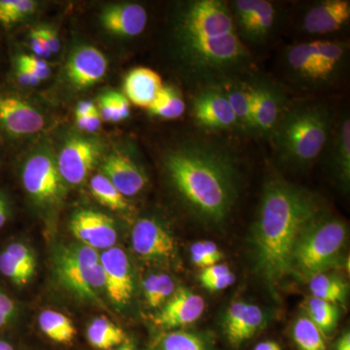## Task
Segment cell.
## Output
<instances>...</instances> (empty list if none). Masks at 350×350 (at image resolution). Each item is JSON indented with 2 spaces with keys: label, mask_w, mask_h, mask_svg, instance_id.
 Here are the masks:
<instances>
[{
  "label": "cell",
  "mask_w": 350,
  "mask_h": 350,
  "mask_svg": "<svg viewBox=\"0 0 350 350\" xmlns=\"http://www.w3.org/2000/svg\"><path fill=\"white\" fill-rule=\"evenodd\" d=\"M7 218H8V208L3 198L0 197V229L5 225Z\"/></svg>",
  "instance_id": "50"
},
{
  "label": "cell",
  "mask_w": 350,
  "mask_h": 350,
  "mask_svg": "<svg viewBox=\"0 0 350 350\" xmlns=\"http://www.w3.org/2000/svg\"><path fill=\"white\" fill-rule=\"evenodd\" d=\"M100 116L110 123H118L128 119L131 115L130 101L124 94L117 92H108L98 100Z\"/></svg>",
  "instance_id": "36"
},
{
  "label": "cell",
  "mask_w": 350,
  "mask_h": 350,
  "mask_svg": "<svg viewBox=\"0 0 350 350\" xmlns=\"http://www.w3.org/2000/svg\"><path fill=\"white\" fill-rule=\"evenodd\" d=\"M111 350H137V347L135 345V340L128 338L123 344L118 345V347Z\"/></svg>",
  "instance_id": "51"
},
{
  "label": "cell",
  "mask_w": 350,
  "mask_h": 350,
  "mask_svg": "<svg viewBox=\"0 0 350 350\" xmlns=\"http://www.w3.org/2000/svg\"><path fill=\"white\" fill-rule=\"evenodd\" d=\"M41 32L47 41L51 54H56L61 49V41L54 29L50 27H40Z\"/></svg>",
  "instance_id": "45"
},
{
  "label": "cell",
  "mask_w": 350,
  "mask_h": 350,
  "mask_svg": "<svg viewBox=\"0 0 350 350\" xmlns=\"http://www.w3.org/2000/svg\"><path fill=\"white\" fill-rule=\"evenodd\" d=\"M27 194L39 204H52L63 194V178L50 156L38 154L25 163L22 174Z\"/></svg>",
  "instance_id": "10"
},
{
  "label": "cell",
  "mask_w": 350,
  "mask_h": 350,
  "mask_svg": "<svg viewBox=\"0 0 350 350\" xmlns=\"http://www.w3.org/2000/svg\"><path fill=\"white\" fill-rule=\"evenodd\" d=\"M107 59L96 48L85 46L73 53L66 66L69 81L84 89L103 79L107 71Z\"/></svg>",
  "instance_id": "21"
},
{
  "label": "cell",
  "mask_w": 350,
  "mask_h": 350,
  "mask_svg": "<svg viewBox=\"0 0 350 350\" xmlns=\"http://www.w3.org/2000/svg\"><path fill=\"white\" fill-rule=\"evenodd\" d=\"M292 336L299 350H326L325 336L306 315L295 321Z\"/></svg>",
  "instance_id": "35"
},
{
  "label": "cell",
  "mask_w": 350,
  "mask_h": 350,
  "mask_svg": "<svg viewBox=\"0 0 350 350\" xmlns=\"http://www.w3.org/2000/svg\"><path fill=\"white\" fill-rule=\"evenodd\" d=\"M131 246L138 256L147 261L167 262L177 255L174 234L154 218L137 221L131 232Z\"/></svg>",
  "instance_id": "9"
},
{
  "label": "cell",
  "mask_w": 350,
  "mask_h": 350,
  "mask_svg": "<svg viewBox=\"0 0 350 350\" xmlns=\"http://www.w3.org/2000/svg\"><path fill=\"white\" fill-rule=\"evenodd\" d=\"M100 262L105 276V289L110 300L117 306L128 305L133 298V278L125 251L116 246L103 251Z\"/></svg>",
  "instance_id": "13"
},
{
  "label": "cell",
  "mask_w": 350,
  "mask_h": 350,
  "mask_svg": "<svg viewBox=\"0 0 350 350\" xmlns=\"http://www.w3.org/2000/svg\"><path fill=\"white\" fill-rule=\"evenodd\" d=\"M312 297L334 304H344L349 295V284L340 276L322 273L308 280Z\"/></svg>",
  "instance_id": "30"
},
{
  "label": "cell",
  "mask_w": 350,
  "mask_h": 350,
  "mask_svg": "<svg viewBox=\"0 0 350 350\" xmlns=\"http://www.w3.org/2000/svg\"><path fill=\"white\" fill-rule=\"evenodd\" d=\"M73 236L94 250H107L114 247L118 239L114 220L100 211H77L69 224Z\"/></svg>",
  "instance_id": "14"
},
{
  "label": "cell",
  "mask_w": 350,
  "mask_h": 350,
  "mask_svg": "<svg viewBox=\"0 0 350 350\" xmlns=\"http://www.w3.org/2000/svg\"><path fill=\"white\" fill-rule=\"evenodd\" d=\"M176 38L182 59L200 88L239 77L250 64L230 7L221 0L184 4L177 18Z\"/></svg>",
  "instance_id": "1"
},
{
  "label": "cell",
  "mask_w": 350,
  "mask_h": 350,
  "mask_svg": "<svg viewBox=\"0 0 350 350\" xmlns=\"http://www.w3.org/2000/svg\"><path fill=\"white\" fill-rule=\"evenodd\" d=\"M55 271L61 284L83 300L100 303L105 276L98 251L80 243L64 245L55 253Z\"/></svg>",
  "instance_id": "7"
},
{
  "label": "cell",
  "mask_w": 350,
  "mask_h": 350,
  "mask_svg": "<svg viewBox=\"0 0 350 350\" xmlns=\"http://www.w3.org/2000/svg\"><path fill=\"white\" fill-rule=\"evenodd\" d=\"M92 194L103 206L112 211H126L129 207L126 198L117 190L105 174L94 175L90 182Z\"/></svg>",
  "instance_id": "34"
},
{
  "label": "cell",
  "mask_w": 350,
  "mask_h": 350,
  "mask_svg": "<svg viewBox=\"0 0 350 350\" xmlns=\"http://www.w3.org/2000/svg\"><path fill=\"white\" fill-rule=\"evenodd\" d=\"M86 337L90 345L98 350H111L128 338L121 327L105 317H98L89 324Z\"/></svg>",
  "instance_id": "28"
},
{
  "label": "cell",
  "mask_w": 350,
  "mask_h": 350,
  "mask_svg": "<svg viewBox=\"0 0 350 350\" xmlns=\"http://www.w3.org/2000/svg\"><path fill=\"white\" fill-rule=\"evenodd\" d=\"M45 120L36 108L17 96H0V126L16 137L42 131Z\"/></svg>",
  "instance_id": "19"
},
{
  "label": "cell",
  "mask_w": 350,
  "mask_h": 350,
  "mask_svg": "<svg viewBox=\"0 0 350 350\" xmlns=\"http://www.w3.org/2000/svg\"><path fill=\"white\" fill-rule=\"evenodd\" d=\"M160 75L147 68H137L126 75L124 90L126 98L138 107L149 108L162 91Z\"/></svg>",
  "instance_id": "25"
},
{
  "label": "cell",
  "mask_w": 350,
  "mask_h": 350,
  "mask_svg": "<svg viewBox=\"0 0 350 350\" xmlns=\"http://www.w3.org/2000/svg\"><path fill=\"white\" fill-rule=\"evenodd\" d=\"M349 19V1L322 0L306 9L301 19V29L312 36H326L340 31Z\"/></svg>",
  "instance_id": "18"
},
{
  "label": "cell",
  "mask_w": 350,
  "mask_h": 350,
  "mask_svg": "<svg viewBox=\"0 0 350 350\" xmlns=\"http://www.w3.org/2000/svg\"><path fill=\"white\" fill-rule=\"evenodd\" d=\"M236 282V275L230 271L224 275L217 276V278H211V280H200L202 287L204 289L211 292L221 291L226 288L232 286Z\"/></svg>",
  "instance_id": "41"
},
{
  "label": "cell",
  "mask_w": 350,
  "mask_h": 350,
  "mask_svg": "<svg viewBox=\"0 0 350 350\" xmlns=\"http://www.w3.org/2000/svg\"><path fill=\"white\" fill-rule=\"evenodd\" d=\"M204 310L206 303L202 297L187 288L180 287L161 306L154 323L163 330H175L194 323L200 319Z\"/></svg>",
  "instance_id": "15"
},
{
  "label": "cell",
  "mask_w": 350,
  "mask_h": 350,
  "mask_svg": "<svg viewBox=\"0 0 350 350\" xmlns=\"http://www.w3.org/2000/svg\"><path fill=\"white\" fill-rule=\"evenodd\" d=\"M335 350H350V334L349 332L338 338L336 342Z\"/></svg>",
  "instance_id": "48"
},
{
  "label": "cell",
  "mask_w": 350,
  "mask_h": 350,
  "mask_svg": "<svg viewBox=\"0 0 350 350\" xmlns=\"http://www.w3.org/2000/svg\"><path fill=\"white\" fill-rule=\"evenodd\" d=\"M219 86L231 105L236 117L237 129L245 135H255L251 82L237 77L226 80Z\"/></svg>",
  "instance_id": "24"
},
{
  "label": "cell",
  "mask_w": 350,
  "mask_h": 350,
  "mask_svg": "<svg viewBox=\"0 0 350 350\" xmlns=\"http://www.w3.org/2000/svg\"><path fill=\"white\" fill-rule=\"evenodd\" d=\"M36 271V259L24 243L9 244L0 254V273L17 286H25Z\"/></svg>",
  "instance_id": "23"
},
{
  "label": "cell",
  "mask_w": 350,
  "mask_h": 350,
  "mask_svg": "<svg viewBox=\"0 0 350 350\" xmlns=\"http://www.w3.org/2000/svg\"><path fill=\"white\" fill-rule=\"evenodd\" d=\"M334 126L330 108L323 103L288 107L269 135L273 153L290 169H306L325 149Z\"/></svg>",
  "instance_id": "4"
},
{
  "label": "cell",
  "mask_w": 350,
  "mask_h": 350,
  "mask_svg": "<svg viewBox=\"0 0 350 350\" xmlns=\"http://www.w3.org/2000/svg\"><path fill=\"white\" fill-rule=\"evenodd\" d=\"M193 117L197 125L206 131L237 129L236 117L219 85L200 88L193 100Z\"/></svg>",
  "instance_id": "11"
},
{
  "label": "cell",
  "mask_w": 350,
  "mask_h": 350,
  "mask_svg": "<svg viewBox=\"0 0 350 350\" xmlns=\"http://www.w3.org/2000/svg\"><path fill=\"white\" fill-rule=\"evenodd\" d=\"M191 260L195 266L202 269L219 264L223 259V253L217 244L209 241H197L190 247Z\"/></svg>",
  "instance_id": "38"
},
{
  "label": "cell",
  "mask_w": 350,
  "mask_h": 350,
  "mask_svg": "<svg viewBox=\"0 0 350 350\" xmlns=\"http://www.w3.org/2000/svg\"><path fill=\"white\" fill-rule=\"evenodd\" d=\"M308 317L324 336L331 335L340 320V310L337 305L310 297L306 304Z\"/></svg>",
  "instance_id": "32"
},
{
  "label": "cell",
  "mask_w": 350,
  "mask_h": 350,
  "mask_svg": "<svg viewBox=\"0 0 350 350\" xmlns=\"http://www.w3.org/2000/svg\"><path fill=\"white\" fill-rule=\"evenodd\" d=\"M349 45L331 40H313L290 46L283 63L288 77L306 89H323L337 82L347 66Z\"/></svg>",
  "instance_id": "5"
},
{
  "label": "cell",
  "mask_w": 350,
  "mask_h": 350,
  "mask_svg": "<svg viewBox=\"0 0 350 350\" xmlns=\"http://www.w3.org/2000/svg\"><path fill=\"white\" fill-rule=\"evenodd\" d=\"M254 350H282V347L278 342H273V340H267V342H262L255 347Z\"/></svg>",
  "instance_id": "49"
},
{
  "label": "cell",
  "mask_w": 350,
  "mask_h": 350,
  "mask_svg": "<svg viewBox=\"0 0 350 350\" xmlns=\"http://www.w3.org/2000/svg\"><path fill=\"white\" fill-rule=\"evenodd\" d=\"M15 310L16 306L12 299L0 291V329L10 321Z\"/></svg>",
  "instance_id": "42"
},
{
  "label": "cell",
  "mask_w": 350,
  "mask_h": 350,
  "mask_svg": "<svg viewBox=\"0 0 350 350\" xmlns=\"http://www.w3.org/2000/svg\"><path fill=\"white\" fill-rule=\"evenodd\" d=\"M29 42H31V50L33 51L36 57H48L52 55L40 27L32 29L29 34Z\"/></svg>",
  "instance_id": "40"
},
{
  "label": "cell",
  "mask_w": 350,
  "mask_h": 350,
  "mask_svg": "<svg viewBox=\"0 0 350 350\" xmlns=\"http://www.w3.org/2000/svg\"><path fill=\"white\" fill-rule=\"evenodd\" d=\"M149 350H213V345L202 334L172 330L159 336Z\"/></svg>",
  "instance_id": "27"
},
{
  "label": "cell",
  "mask_w": 350,
  "mask_h": 350,
  "mask_svg": "<svg viewBox=\"0 0 350 350\" xmlns=\"http://www.w3.org/2000/svg\"><path fill=\"white\" fill-rule=\"evenodd\" d=\"M251 82L253 98V121L255 135H269L287 107L282 88L267 79Z\"/></svg>",
  "instance_id": "12"
},
{
  "label": "cell",
  "mask_w": 350,
  "mask_h": 350,
  "mask_svg": "<svg viewBox=\"0 0 350 350\" xmlns=\"http://www.w3.org/2000/svg\"><path fill=\"white\" fill-rule=\"evenodd\" d=\"M266 317L262 308L252 304L236 301L226 310L223 329L228 342L239 349L261 330Z\"/></svg>",
  "instance_id": "17"
},
{
  "label": "cell",
  "mask_w": 350,
  "mask_h": 350,
  "mask_svg": "<svg viewBox=\"0 0 350 350\" xmlns=\"http://www.w3.org/2000/svg\"><path fill=\"white\" fill-rule=\"evenodd\" d=\"M100 157L96 144L84 138H71L59 153L57 170L64 181L80 185L86 180Z\"/></svg>",
  "instance_id": "16"
},
{
  "label": "cell",
  "mask_w": 350,
  "mask_h": 350,
  "mask_svg": "<svg viewBox=\"0 0 350 350\" xmlns=\"http://www.w3.org/2000/svg\"><path fill=\"white\" fill-rule=\"evenodd\" d=\"M347 226L322 211L306 225L293 252L292 271L308 278L338 264L347 243Z\"/></svg>",
  "instance_id": "6"
},
{
  "label": "cell",
  "mask_w": 350,
  "mask_h": 350,
  "mask_svg": "<svg viewBox=\"0 0 350 350\" xmlns=\"http://www.w3.org/2000/svg\"><path fill=\"white\" fill-rule=\"evenodd\" d=\"M176 286L167 273H152L144 282L145 300L150 308H161L174 295Z\"/></svg>",
  "instance_id": "33"
},
{
  "label": "cell",
  "mask_w": 350,
  "mask_h": 350,
  "mask_svg": "<svg viewBox=\"0 0 350 350\" xmlns=\"http://www.w3.org/2000/svg\"><path fill=\"white\" fill-rule=\"evenodd\" d=\"M329 153L332 169L338 180L349 184L350 175V119L349 114L342 115L334 126L329 139Z\"/></svg>",
  "instance_id": "26"
},
{
  "label": "cell",
  "mask_w": 350,
  "mask_h": 350,
  "mask_svg": "<svg viewBox=\"0 0 350 350\" xmlns=\"http://www.w3.org/2000/svg\"><path fill=\"white\" fill-rule=\"evenodd\" d=\"M186 109L185 101L178 90L172 86L163 85L162 91L158 94L155 101L147 108L152 116L165 120L179 118Z\"/></svg>",
  "instance_id": "31"
},
{
  "label": "cell",
  "mask_w": 350,
  "mask_h": 350,
  "mask_svg": "<svg viewBox=\"0 0 350 350\" xmlns=\"http://www.w3.org/2000/svg\"><path fill=\"white\" fill-rule=\"evenodd\" d=\"M101 23L108 31L124 38H135L144 32L148 16L144 6L124 3L108 7L101 14Z\"/></svg>",
  "instance_id": "22"
},
{
  "label": "cell",
  "mask_w": 350,
  "mask_h": 350,
  "mask_svg": "<svg viewBox=\"0 0 350 350\" xmlns=\"http://www.w3.org/2000/svg\"><path fill=\"white\" fill-rule=\"evenodd\" d=\"M18 66L27 68V70L33 73L36 77L42 80L47 79L50 76L51 69L49 64L46 63L41 57L33 56V55H23L18 59Z\"/></svg>",
  "instance_id": "39"
},
{
  "label": "cell",
  "mask_w": 350,
  "mask_h": 350,
  "mask_svg": "<svg viewBox=\"0 0 350 350\" xmlns=\"http://www.w3.org/2000/svg\"><path fill=\"white\" fill-rule=\"evenodd\" d=\"M234 27L241 40L250 43L266 41L275 29L278 9L266 0H236L229 5Z\"/></svg>",
  "instance_id": "8"
},
{
  "label": "cell",
  "mask_w": 350,
  "mask_h": 350,
  "mask_svg": "<svg viewBox=\"0 0 350 350\" xmlns=\"http://www.w3.org/2000/svg\"><path fill=\"white\" fill-rule=\"evenodd\" d=\"M36 2L31 0H0V24L9 27L34 12Z\"/></svg>",
  "instance_id": "37"
},
{
  "label": "cell",
  "mask_w": 350,
  "mask_h": 350,
  "mask_svg": "<svg viewBox=\"0 0 350 350\" xmlns=\"http://www.w3.org/2000/svg\"><path fill=\"white\" fill-rule=\"evenodd\" d=\"M321 211L317 198L284 179L267 182L253 230L257 266L269 282L292 273L293 252L306 225Z\"/></svg>",
  "instance_id": "3"
},
{
  "label": "cell",
  "mask_w": 350,
  "mask_h": 350,
  "mask_svg": "<svg viewBox=\"0 0 350 350\" xmlns=\"http://www.w3.org/2000/svg\"><path fill=\"white\" fill-rule=\"evenodd\" d=\"M98 111V108L92 101H81L76 108V118L89 116L93 113Z\"/></svg>",
  "instance_id": "47"
},
{
  "label": "cell",
  "mask_w": 350,
  "mask_h": 350,
  "mask_svg": "<svg viewBox=\"0 0 350 350\" xmlns=\"http://www.w3.org/2000/svg\"><path fill=\"white\" fill-rule=\"evenodd\" d=\"M0 350H16V349L11 342L5 340H0Z\"/></svg>",
  "instance_id": "52"
},
{
  "label": "cell",
  "mask_w": 350,
  "mask_h": 350,
  "mask_svg": "<svg viewBox=\"0 0 350 350\" xmlns=\"http://www.w3.org/2000/svg\"><path fill=\"white\" fill-rule=\"evenodd\" d=\"M17 78L20 84H22L23 86H36L41 82L40 79L36 77L33 73L20 66H18Z\"/></svg>",
  "instance_id": "46"
},
{
  "label": "cell",
  "mask_w": 350,
  "mask_h": 350,
  "mask_svg": "<svg viewBox=\"0 0 350 350\" xmlns=\"http://www.w3.org/2000/svg\"><path fill=\"white\" fill-rule=\"evenodd\" d=\"M41 332L52 342L70 345L77 335L75 324L66 315L55 310H44L38 317Z\"/></svg>",
  "instance_id": "29"
},
{
  "label": "cell",
  "mask_w": 350,
  "mask_h": 350,
  "mask_svg": "<svg viewBox=\"0 0 350 350\" xmlns=\"http://www.w3.org/2000/svg\"><path fill=\"white\" fill-rule=\"evenodd\" d=\"M76 124L78 128L81 131H87V133H94L100 128L101 118L98 110L89 116L81 117V118H76Z\"/></svg>",
  "instance_id": "43"
},
{
  "label": "cell",
  "mask_w": 350,
  "mask_h": 350,
  "mask_svg": "<svg viewBox=\"0 0 350 350\" xmlns=\"http://www.w3.org/2000/svg\"><path fill=\"white\" fill-rule=\"evenodd\" d=\"M103 174L125 198L139 194L148 182L144 169L128 154L119 151L105 158Z\"/></svg>",
  "instance_id": "20"
},
{
  "label": "cell",
  "mask_w": 350,
  "mask_h": 350,
  "mask_svg": "<svg viewBox=\"0 0 350 350\" xmlns=\"http://www.w3.org/2000/svg\"><path fill=\"white\" fill-rule=\"evenodd\" d=\"M170 180L186 206L206 223L223 222L238 199L241 172L229 147L191 140L165 158Z\"/></svg>",
  "instance_id": "2"
},
{
  "label": "cell",
  "mask_w": 350,
  "mask_h": 350,
  "mask_svg": "<svg viewBox=\"0 0 350 350\" xmlns=\"http://www.w3.org/2000/svg\"><path fill=\"white\" fill-rule=\"evenodd\" d=\"M231 269L227 265L216 264L213 266L208 267L202 269L200 275V280H211V278H217V276L224 275L226 273H229Z\"/></svg>",
  "instance_id": "44"
}]
</instances>
